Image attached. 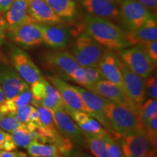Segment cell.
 <instances>
[{
  "mask_svg": "<svg viewBox=\"0 0 157 157\" xmlns=\"http://www.w3.org/2000/svg\"><path fill=\"white\" fill-rule=\"evenodd\" d=\"M43 43L54 50L67 47L70 42V33L66 27L59 24H40Z\"/></svg>",
  "mask_w": 157,
  "mask_h": 157,
  "instance_id": "obj_17",
  "label": "cell"
},
{
  "mask_svg": "<svg viewBox=\"0 0 157 157\" xmlns=\"http://www.w3.org/2000/svg\"><path fill=\"white\" fill-rule=\"evenodd\" d=\"M136 1L144 6L153 15L156 13L157 0H136Z\"/></svg>",
  "mask_w": 157,
  "mask_h": 157,
  "instance_id": "obj_39",
  "label": "cell"
},
{
  "mask_svg": "<svg viewBox=\"0 0 157 157\" xmlns=\"http://www.w3.org/2000/svg\"><path fill=\"white\" fill-rule=\"evenodd\" d=\"M34 107L31 105L30 104L29 105H23V106H21L18 108V109H17L16 111L15 112H13L12 114L14 115L17 118V120H19L21 122L26 124L29 115H30L32 110L34 109Z\"/></svg>",
  "mask_w": 157,
  "mask_h": 157,
  "instance_id": "obj_36",
  "label": "cell"
},
{
  "mask_svg": "<svg viewBox=\"0 0 157 157\" xmlns=\"http://www.w3.org/2000/svg\"><path fill=\"white\" fill-rule=\"evenodd\" d=\"M102 78L122 88L121 60L113 51L106 50L98 66Z\"/></svg>",
  "mask_w": 157,
  "mask_h": 157,
  "instance_id": "obj_16",
  "label": "cell"
},
{
  "mask_svg": "<svg viewBox=\"0 0 157 157\" xmlns=\"http://www.w3.org/2000/svg\"><path fill=\"white\" fill-rule=\"evenodd\" d=\"M81 28L102 47L111 51H119L130 47L127 42L126 31L113 21L93 15L84 17Z\"/></svg>",
  "mask_w": 157,
  "mask_h": 157,
  "instance_id": "obj_1",
  "label": "cell"
},
{
  "mask_svg": "<svg viewBox=\"0 0 157 157\" xmlns=\"http://www.w3.org/2000/svg\"><path fill=\"white\" fill-rule=\"evenodd\" d=\"M120 51L121 60L129 69L145 79L152 75L156 66L148 58L142 45H133Z\"/></svg>",
  "mask_w": 157,
  "mask_h": 157,
  "instance_id": "obj_7",
  "label": "cell"
},
{
  "mask_svg": "<svg viewBox=\"0 0 157 157\" xmlns=\"http://www.w3.org/2000/svg\"><path fill=\"white\" fill-rule=\"evenodd\" d=\"M10 58L14 69L28 84H32L42 77L40 70L28 53L21 48L11 46Z\"/></svg>",
  "mask_w": 157,
  "mask_h": 157,
  "instance_id": "obj_9",
  "label": "cell"
},
{
  "mask_svg": "<svg viewBox=\"0 0 157 157\" xmlns=\"http://www.w3.org/2000/svg\"><path fill=\"white\" fill-rule=\"evenodd\" d=\"M58 132L67 137L74 144L87 146V142L82 129L64 110L52 111Z\"/></svg>",
  "mask_w": 157,
  "mask_h": 157,
  "instance_id": "obj_13",
  "label": "cell"
},
{
  "mask_svg": "<svg viewBox=\"0 0 157 157\" xmlns=\"http://www.w3.org/2000/svg\"><path fill=\"white\" fill-rule=\"evenodd\" d=\"M124 157H151L156 154L145 130L136 129L117 138Z\"/></svg>",
  "mask_w": 157,
  "mask_h": 157,
  "instance_id": "obj_5",
  "label": "cell"
},
{
  "mask_svg": "<svg viewBox=\"0 0 157 157\" xmlns=\"http://www.w3.org/2000/svg\"><path fill=\"white\" fill-rule=\"evenodd\" d=\"M144 48L148 58L151 60L153 64L156 67L157 65V41H151L141 44Z\"/></svg>",
  "mask_w": 157,
  "mask_h": 157,
  "instance_id": "obj_38",
  "label": "cell"
},
{
  "mask_svg": "<svg viewBox=\"0 0 157 157\" xmlns=\"http://www.w3.org/2000/svg\"><path fill=\"white\" fill-rule=\"evenodd\" d=\"M157 117V101L152 98L145 101L139 108L137 119L141 129L145 130L147 123Z\"/></svg>",
  "mask_w": 157,
  "mask_h": 157,
  "instance_id": "obj_26",
  "label": "cell"
},
{
  "mask_svg": "<svg viewBox=\"0 0 157 157\" xmlns=\"http://www.w3.org/2000/svg\"><path fill=\"white\" fill-rule=\"evenodd\" d=\"M121 74L122 90L128 101V108L137 117L139 108L146 98L145 80L129 69L122 61Z\"/></svg>",
  "mask_w": 157,
  "mask_h": 157,
  "instance_id": "obj_4",
  "label": "cell"
},
{
  "mask_svg": "<svg viewBox=\"0 0 157 157\" xmlns=\"http://www.w3.org/2000/svg\"><path fill=\"white\" fill-rule=\"evenodd\" d=\"M6 114H7V112L5 109V107H4L2 103L0 104V121L2 120V119Z\"/></svg>",
  "mask_w": 157,
  "mask_h": 157,
  "instance_id": "obj_44",
  "label": "cell"
},
{
  "mask_svg": "<svg viewBox=\"0 0 157 157\" xmlns=\"http://www.w3.org/2000/svg\"><path fill=\"white\" fill-rule=\"evenodd\" d=\"M87 142V146L89 148L95 157H109L105 148L103 137H98L95 135L84 134Z\"/></svg>",
  "mask_w": 157,
  "mask_h": 157,
  "instance_id": "obj_31",
  "label": "cell"
},
{
  "mask_svg": "<svg viewBox=\"0 0 157 157\" xmlns=\"http://www.w3.org/2000/svg\"><path fill=\"white\" fill-rule=\"evenodd\" d=\"M42 66L54 74V76L66 79L80 65L78 63L73 55L67 51H48L41 57Z\"/></svg>",
  "mask_w": 157,
  "mask_h": 157,
  "instance_id": "obj_6",
  "label": "cell"
},
{
  "mask_svg": "<svg viewBox=\"0 0 157 157\" xmlns=\"http://www.w3.org/2000/svg\"><path fill=\"white\" fill-rule=\"evenodd\" d=\"M10 135L17 147L23 148H27L30 143L35 141L36 139V133L34 131L29 130L27 127L15 129Z\"/></svg>",
  "mask_w": 157,
  "mask_h": 157,
  "instance_id": "obj_30",
  "label": "cell"
},
{
  "mask_svg": "<svg viewBox=\"0 0 157 157\" xmlns=\"http://www.w3.org/2000/svg\"><path fill=\"white\" fill-rule=\"evenodd\" d=\"M119 5V21L126 31L140 28L154 15L136 0H122Z\"/></svg>",
  "mask_w": 157,
  "mask_h": 157,
  "instance_id": "obj_8",
  "label": "cell"
},
{
  "mask_svg": "<svg viewBox=\"0 0 157 157\" xmlns=\"http://www.w3.org/2000/svg\"><path fill=\"white\" fill-rule=\"evenodd\" d=\"M151 157H156V154H155L153 155V156H152Z\"/></svg>",
  "mask_w": 157,
  "mask_h": 157,
  "instance_id": "obj_48",
  "label": "cell"
},
{
  "mask_svg": "<svg viewBox=\"0 0 157 157\" xmlns=\"http://www.w3.org/2000/svg\"><path fill=\"white\" fill-rule=\"evenodd\" d=\"M0 86L5 100L10 99L29 89V84L20 76L16 71L5 63L0 64Z\"/></svg>",
  "mask_w": 157,
  "mask_h": 157,
  "instance_id": "obj_14",
  "label": "cell"
},
{
  "mask_svg": "<svg viewBox=\"0 0 157 157\" xmlns=\"http://www.w3.org/2000/svg\"><path fill=\"white\" fill-rule=\"evenodd\" d=\"M45 90L39 106H44L50 111H60L64 110L65 104L59 92L44 78Z\"/></svg>",
  "mask_w": 157,
  "mask_h": 157,
  "instance_id": "obj_24",
  "label": "cell"
},
{
  "mask_svg": "<svg viewBox=\"0 0 157 157\" xmlns=\"http://www.w3.org/2000/svg\"><path fill=\"white\" fill-rule=\"evenodd\" d=\"M145 132L148 136L152 146L156 151L157 143V117L153 118L147 123L145 127Z\"/></svg>",
  "mask_w": 157,
  "mask_h": 157,
  "instance_id": "obj_35",
  "label": "cell"
},
{
  "mask_svg": "<svg viewBox=\"0 0 157 157\" xmlns=\"http://www.w3.org/2000/svg\"><path fill=\"white\" fill-rule=\"evenodd\" d=\"M146 93L150 98L156 100L157 98V78L156 76H150L145 81Z\"/></svg>",
  "mask_w": 157,
  "mask_h": 157,
  "instance_id": "obj_37",
  "label": "cell"
},
{
  "mask_svg": "<svg viewBox=\"0 0 157 157\" xmlns=\"http://www.w3.org/2000/svg\"><path fill=\"white\" fill-rule=\"evenodd\" d=\"M10 38L19 46L25 48L38 47L43 44L40 24L31 22L7 30Z\"/></svg>",
  "mask_w": 157,
  "mask_h": 157,
  "instance_id": "obj_11",
  "label": "cell"
},
{
  "mask_svg": "<svg viewBox=\"0 0 157 157\" xmlns=\"http://www.w3.org/2000/svg\"><path fill=\"white\" fill-rule=\"evenodd\" d=\"M46 157H64L63 156H46Z\"/></svg>",
  "mask_w": 157,
  "mask_h": 157,
  "instance_id": "obj_47",
  "label": "cell"
},
{
  "mask_svg": "<svg viewBox=\"0 0 157 157\" xmlns=\"http://www.w3.org/2000/svg\"><path fill=\"white\" fill-rule=\"evenodd\" d=\"M14 0H0V13L4 14L10 7Z\"/></svg>",
  "mask_w": 157,
  "mask_h": 157,
  "instance_id": "obj_43",
  "label": "cell"
},
{
  "mask_svg": "<svg viewBox=\"0 0 157 157\" xmlns=\"http://www.w3.org/2000/svg\"><path fill=\"white\" fill-rule=\"evenodd\" d=\"M104 112L112 129V134H110L111 136H119L136 129H141L136 116L126 105L107 100Z\"/></svg>",
  "mask_w": 157,
  "mask_h": 157,
  "instance_id": "obj_2",
  "label": "cell"
},
{
  "mask_svg": "<svg viewBox=\"0 0 157 157\" xmlns=\"http://www.w3.org/2000/svg\"><path fill=\"white\" fill-rule=\"evenodd\" d=\"M89 90L98 94L108 101L128 107V101L122 88L112 82L102 78L96 82Z\"/></svg>",
  "mask_w": 157,
  "mask_h": 157,
  "instance_id": "obj_21",
  "label": "cell"
},
{
  "mask_svg": "<svg viewBox=\"0 0 157 157\" xmlns=\"http://www.w3.org/2000/svg\"><path fill=\"white\" fill-rule=\"evenodd\" d=\"M31 101H32V94L30 89H28L10 99L5 100L2 104L7 113H13L18 108L29 105L31 103Z\"/></svg>",
  "mask_w": 157,
  "mask_h": 157,
  "instance_id": "obj_28",
  "label": "cell"
},
{
  "mask_svg": "<svg viewBox=\"0 0 157 157\" xmlns=\"http://www.w3.org/2000/svg\"><path fill=\"white\" fill-rule=\"evenodd\" d=\"M73 86L81 96L88 114L99 121L108 133L112 134V129L104 112V108L107 100L85 88L79 86Z\"/></svg>",
  "mask_w": 157,
  "mask_h": 157,
  "instance_id": "obj_10",
  "label": "cell"
},
{
  "mask_svg": "<svg viewBox=\"0 0 157 157\" xmlns=\"http://www.w3.org/2000/svg\"><path fill=\"white\" fill-rule=\"evenodd\" d=\"M36 109L40 120V127L56 138L59 132L57 130L52 111L44 106H38Z\"/></svg>",
  "mask_w": 157,
  "mask_h": 157,
  "instance_id": "obj_29",
  "label": "cell"
},
{
  "mask_svg": "<svg viewBox=\"0 0 157 157\" xmlns=\"http://www.w3.org/2000/svg\"><path fill=\"white\" fill-rule=\"evenodd\" d=\"M113 1H114L116 3H117L118 5H119V4H120V2L121 1H122V0H113Z\"/></svg>",
  "mask_w": 157,
  "mask_h": 157,
  "instance_id": "obj_46",
  "label": "cell"
},
{
  "mask_svg": "<svg viewBox=\"0 0 157 157\" xmlns=\"http://www.w3.org/2000/svg\"><path fill=\"white\" fill-rule=\"evenodd\" d=\"M74 121L84 134L103 137L107 131L99 121L87 113L82 111H65Z\"/></svg>",
  "mask_w": 157,
  "mask_h": 157,
  "instance_id": "obj_22",
  "label": "cell"
},
{
  "mask_svg": "<svg viewBox=\"0 0 157 157\" xmlns=\"http://www.w3.org/2000/svg\"><path fill=\"white\" fill-rule=\"evenodd\" d=\"M106 50L89 34L82 32L76 37L71 54L82 67L98 68Z\"/></svg>",
  "mask_w": 157,
  "mask_h": 157,
  "instance_id": "obj_3",
  "label": "cell"
},
{
  "mask_svg": "<svg viewBox=\"0 0 157 157\" xmlns=\"http://www.w3.org/2000/svg\"><path fill=\"white\" fill-rule=\"evenodd\" d=\"M3 15L7 29L24 23L34 22L29 14L28 0H14L10 8Z\"/></svg>",
  "mask_w": 157,
  "mask_h": 157,
  "instance_id": "obj_18",
  "label": "cell"
},
{
  "mask_svg": "<svg viewBox=\"0 0 157 157\" xmlns=\"http://www.w3.org/2000/svg\"><path fill=\"white\" fill-rule=\"evenodd\" d=\"M26 127V124L17 120V118L12 113H7L0 121V129L5 132L11 133L15 129Z\"/></svg>",
  "mask_w": 157,
  "mask_h": 157,
  "instance_id": "obj_32",
  "label": "cell"
},
{
  "mask_svg": "<svg viewBox=\"0 0 157 157\" xmlns=\"http://www.w3.org/2000/svg\"><path fill=\"white\" fill-rule=\"evenodd\" d=\"M66 157H94V156H91V155L88 154H86V153L83 152L82 151L79 150V149L74 148Z\"/></svg>",
  "mask_w": 157,
  "mask_h": 157,
  "instance_id": "obj_42",
  "label": "cell"
},
{
  "mask_svg": "<svg viewBox=\"0 0 157 157\" xmlns=\"http://www.w3.org/2000/svg\"><path fill=\"white\" fill-rule=\"evenodd\" d=\"M7 23L4 18L3 14L0 13V46L5 42V39L7 35Z\"/></svg>",
  "mask_w": 157,
  "mask_h": 157,
  "instance_id": "obj_40",
  "label": "cell"
},
{
  "mask_svg": "<svg viewBox=\"0 0 157 157\" xmlns=\"http://www.w3.org/2000/svg\"><path fill=\"white\" fill-rule=\"evenodd\" d=\"M46 79L58 90L64 102V111H82L87 113L82 99L74 86L67 83L61 78L56 76H48Z\"/></svg>",
  "mask_w": 157,
  "mask_h": 157,
  "instance_id": "obj_12",
  "label": "cell"
},
{
  "mask_svg": "<svg viewBox=\"0 0 157 157\" xmlns=\"http://www.w3.org/2000/svg\"><path fill=\"white\" fill-rule=\"evenodd\" d=\"M126 39L129 46L143 44L157 39V23L153 15L140 28L126 31Z\"/></svg>",
  "mask_w": 157,
  "mask_h": 157,
  "instance_id": "obj_20",
  "label": "cell"
},
{
  "mask_svg": "<svg viewBox=\"0 0 157 157\" xmlns=\"http://www.w3.org/2000/svg\"><path fill=\"white\" fill-rule=\"evenodd\" d=\"M56 14L62 20H72L77 14L74 0H45Z\"/></svg>",
  "mask_w": 157,
  "mask_h": 157,
  "instance_id": "obj_25",
  "label": "cell"
},
{
  "mask_svg": "<svg viewBox=\"0 0 157 157\" xmlns=\"http://www.w3.org/2000/svg\"><path fill=\"white\" fill-rule=\"evenodd\" d=\"M16 149L17 146L13 141L10 133L0 129V150L12 151Z\"/></svg>",
  "mask_w": 157,
  "mask_h": 157,
  "instance_id": "obj_34",
  "label": "cell"
},
{
  "mask_svg": "<svg viewBox=\"0 0 157 157\" xmlns=\"http://www.w3.org/2000/svg\"><path fill=\"white\" fill-rule=\"evenodd\" d=\"M27 151L31 157H46L62 156L58 148L53 144L42 143L32 141L27 147Z\"/></svg>",
  "mask_w": 157,
  "mask_h": 157,
  "instance_id": "obj_27",
  "label": "cell"
},
{
  "mask_svg": "<svg viewBox=\"0 0 157 157\" xmlns=\"http://www.w3.org/2000/svg\"><path fill=\"white\" fill-rule=\"evenodd\" d=\"M0 157H27V154L24 152L20 151H7L0 150Z\"/></svg>",
  "mask_w": 157,
  "mask_h": 157,
  "instance_id": "obj_41",
  "label": "cell"
},
{
  "mask_svg": "<svg viewBox=\"0 0 157 157\" xmlns=\"http://www.w3.org/2000/svg\"><path fill=\"white\" fill-rule=\"evenodd\" d=\"M87 15L111 21H119V7L113 0H81Z\"/></svg>",
  "mask_w": 157,
  "mask_h": 157,
  "instance_id": "obj_15",
  "label": "cell"
},
{
  "mask_svg": "<svg viewBox=\"0 0 157 157\" xmlns=\"http://www.w3.org/2000/svg\"><path fill=\"white\" fill-rule=\"evenodd\" d=\"M5 101V95H4L1 86H0V104H1L2 103H3Z\"/></svg>",
  "mask_w": 157,
  "mask_h": 157,
  "instance_id": "obj_45",
  "label": "cell"
},
{
  "mask_svg": "<svg viewBox=\"0 0 157 157\" xmlns=\"http://www.w3.org/2000/svg\"><path fill=\"white\" fill-rule=\"evenodd\" d=\"M102 76L98 68L80 66L68 75L67 80L77 83L85 89L90 90L96 82L102 79Z\"/></svg>",
  "mask_w": 157,
  "mask_h": 157,
  "instance_id": "obj_23",
  "label": "cell"
},
{
  "mask_svg": "<svg viewBox=\"0 0 157 157\" xmlns=\"http://www.w3.org/2000/svg\"><path fill=\"white\" fill-rule=\"evenodd\" d=\"M103 140L109 157H124L120 145L117 139L107 132L103 136Z\"/></svg>",
  "mask_w": 157,
  "mask_h": 157,
  "instance_id": "obj_33",
  "label": "cell"
},
{
  "mask_svg": "<svg viewBox=\"0 0 157 157\" xmlns=\"http://www.w3.org/2000/svg\"><path fill=\"white\" fill-rule=\"evenodd\" d=\"M29 12L34 22L39 24H60L63 22L45 0H28Z\"/></svg>",
  "mask_w": 157,
  "mask_h": 157,
  "instance_id": "obj_19",
  "label": "cell"
}]
</instances>
